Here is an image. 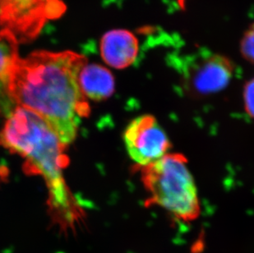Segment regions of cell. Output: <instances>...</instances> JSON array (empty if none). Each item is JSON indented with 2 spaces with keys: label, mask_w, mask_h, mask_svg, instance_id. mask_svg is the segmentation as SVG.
<instances>
[{
  "label": "cell",
  "mask_w": 254,
  "mask_h": 253,
  "mask_svg": "<svg viewBox=\"0 0 254 253\" xmlns=\"http://www.w3.org/2000/svg\"><path fill=\"white\" fill-rule=\"evenodd\" d=\"M86 63L85 56L70 51H35L19 58L7 84V97L40 115L63 143H71L82 119L90 114L78 81Z\"/></svg>",
  "instance_id": "1"
},
{
  "label": "cell",
  "mask_w": 254,
  "mask_h": 253,
  "mask_svg": "<svg viewBox=\"0 0 254 253\" xmlns=\"http://www.w3.org/2000/svg\"><path fill=\"white\" fill-rule=\"evenodd\" d=\"M0 145L24 159L25 172L46 180L56 221L63 229L73 227L80 213L63 178L69 159L53 129L32 110L17 106L0 131Z\"/></svg>",
  "instance_id": "2"
},
{
  "label": "cell",
  "mask_w": 254,
  "mask_h": 253,
  "mask_svg": "<svg viewBox=\"0 0 254 253\" xmlns=\"http://www.w3.org/2000/svg\"><path fill=\"white\" fill-rule=\"evenodd\" d=\"M187 164L185 155L168 153L151 165L135 168L149 195L146 206H160L184 222L198 217L197 187Z\"/></svg>",
  "instance_id": "3"
},
{
  "label": "cell",
  "mask_w": 254,
  "mask_h": 253,
  "mask_svg": "<svg viewBox=\"0 0 254 253\" xmlns=\"http://www.w3.org/2000/svg\"><path fill=\"white\" fill-rule=\"evenodd\" d=\"M234 71L235 65L227 57L206 51L185 58L179 67L183 87L194 97L208 96L226 88Z\"/></svg>",
  "instance_id": "4"
},
{
  "label": "cell",
  "mask_w": 254,
  "mask_h": 253,
  "mask_svg": "<svg viewBox=\"0 0 254 253\" xmlns=\"http://www.w3.org/2000/svg\"><path fill=\"white\" fill-rule=\"evenodd\" d=\"M64 10L63 0H0V30L12 32L18 42L30 41Z\"/></svg>",
  "instance_id": "5"
},
{
  "label": "cell",
  "mask_w": 254,
  "mask_h": 253,
  "mask_svg": "<svg viewBox=\"0 0 254 253\" xmlns=\"http://www.w3.org/2000/svg\"><path fill=\"white\" fill-rule=\"evenodd\" d=\"M127 154L135 168L144 167L156 162L168 154L170 139L156 118L141 115L132 120L124 133Z\"/></svg>",
  "instance_id": "6"
},
{
  "label": "cell",
  "mask_w": 254,
  "mask_h": 253,
  "mask_svg": "<svg viewBox=\"0 0 254 253\" xmlns=\"http://www.w3.org/2000/svg\"><path fill=\"white\" fill-rule=\"evenodd\" d=\"M138 49L137 37L127 30H112L101 38V57L109 66L117 69L131 66L136 61Z\"/></svg>",
  "instance_id": "7"
},
{
  "label": "cell",
  "mask_w": 254,
  "mask_h": 253,
  "mask_svg": "<svg viewBox=\"0 0 254 253\" xmlns=\"http://www.w3.org/2000/svg\"><path fill=\"white\" fill-rule=\"evenodd\" d=\"M80 87L86 97L96 101L110 98L115 92V77L111 71L100 64L86 63L78 77Z\"/></svg>",
  "instance_id": "8"
},
{
  "label": "cell",
  "mask_w": 254,
  "mask_h": 253,
  "mask_svg": "<svg viewBox=\"0 0 254 253\" xmlns=\"http://www.w3.org/2000/svg\"><path fill=\"white\" fill-rule=\"evenodd\" d=\"M18 41L16 36L7 30H0V97L7 96V86L10 76L17 60Z\"/></svg>",
  "instance_id": "9"
},
{
  "label": "cell",
  "mask_w": 254,
  "mask_h": 253,
  "mask_svg": "<svg viewBox=\"0 0 254 253\" xmlns=\"http://www.w3.org/2000/svg\"><path fill=\"white\" fill-rule=\"evenodd\" d=\"M241 52L245 60L254 64V23L250 26L243 36Z\"/></svg>",
  "instance_id": "10"
},
{
  "label": "cell",
  "mask_w": 254,
  "mask_h": 253,
  "mask_svg": "<svg viewBox=\"0 0 254 253\" xmlns=\"http://www.w3.org/2000/svg\"><path fill=\"white\" fill-rule=\"evenodd\" d=\"M244 101L246 112L254 120V77L245 86Z\"/></svg>",
  "instance_id": "11"
}]
</instances>
